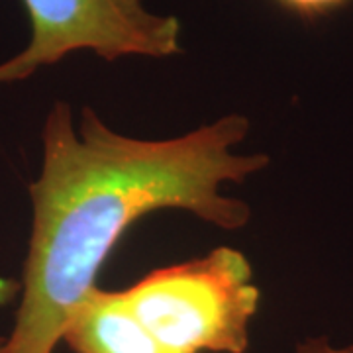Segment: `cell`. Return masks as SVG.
<instances>
[{
    "label": "cell",
    "instance_id": "obj_1",
    "mask_svg": "<svg viewBox=\"0 0 353 353\" xmlns=\"http://www.w3.org/2000/svg\"><path fill=\"white\" fill-rule=\"evenodd\" d=\"M248 132L245 116L226 114L181 138H128L88 106L75 128L71 106L55 102L41 132V171L30 185L32 236L4 353L55 352L104 261L141 216L175 208L222 230L245 226L250 206L220 187L269 163L267 155L234 152Z\"/></svg>",
    "mask_w": 353,
    "mask_h": 353
},
{
    "label": "cell",
    "instance_id": "obj_2",
    "mask_svg": "<svg viewBox=\"0 0 353 353\" xmlns=\"http://www.w3.org/2000/svg\"><path fill=\"white\" fill-rule=\"evenodd\" d=\"M120 294L165 353H245L261 301L250 259L234 248L155 269Z\"/></svg>",
    "mask_w": 353,
    "mask_h": 353
},
{
    "label": "cell",
    "instance_id": "obj_3",
    "mask_svg": "<svg viewBox=\"0 0 353 353\" xmlns=\"http://www.w3.org/2000/svg\"><path fill=\"white\" fill-rule=\"evenodd\" d=\"M30 18L28 48L0 63V85L26 81L69 53L92 51L112 63L120 57L181 53L176 16L150 12L143 0H22Z\"/></svg>",
    "mask_w": 353,
    "mask_h": 353
},
{
    "label": "cell",
    "instance_id": "obj_4",
    "mask_svg": "<svg viewBox=\"0 0 353 353\" xmlns=\"http://www.w3.org/2000/svg\"><path fill=\"white\" fill-rule=\"evenodd\" d=\"M73 353H165L139 328L120 290H88L73 310L63 340Z\"/></svg>",
    "mask_w": 353,
    "mask_h": 353
},
{
    "label": "cell",
    "instance_id": "obj_5",
    "mask_svg": "<svg viewBox=\"0 0 353 353\" xmlns=\"http://www.w3.org/2000/svg\"><path fill=\"white\" fill-rule=\"evenodd\" d=\"M279 8L303 22H318L350 6L353 0H273Z\"/></svg>",
    "mask_w": 353,
    "mask_h": 353
},
{
    "label": "cell",
    "instance_id": "obj_6",
    "mask_svg": "<svg viewBox=\"0 0 353 353\" xmlns=\"http://www.w3.org/2000/svg\"><path fill=\"white\" fill-rule=\"evenodd\" d=\"M294 353H353L352 345H334L326 336H314L296 343Z\"/></svg>",
    "mask_w": 353,
    "mask_h": 353
},
{
    "label": "cell",
    "instance_id": "obj_7",
    "mask_svg": "<svg viewBox=\"0 0 353 353\" xmlns=\"http://www.w3.org/2000/svg\"><path fill=\"white\" fill-rule=\"evenodd\" d=\"M4 347H6V336H0V353H4Z\"/></svg>",
    "mask_w": 353,
    "mask_h": 353
}]
</instances>
